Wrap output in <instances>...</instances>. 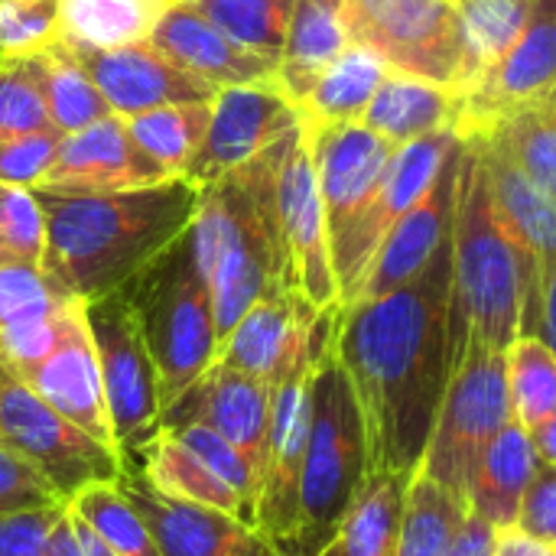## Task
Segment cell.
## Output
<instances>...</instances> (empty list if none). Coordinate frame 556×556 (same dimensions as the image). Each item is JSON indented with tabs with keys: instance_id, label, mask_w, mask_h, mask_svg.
<instances>
[{
	"instance_id": "6da1fadb",
	"label": "cell",
	"mask_w": 556,
	"mask_h": 556,
	"mask_svg": "<svg viewBox=\"0 0 556 556\" xmlns=\"http://www.w3.org/2000/svg\"><path fill=\"white\" fill-rule=\"evenodd\" d=\"M463 345L453 228L414 280L339 306L332 352L362 407L368 476H417Z\"/></svg>"
},
{
	"instance_id": "7a4b0ae2",
	"label": "cell",
	"mask_w": 556,
	"mask_h": 556,
	"mask_svg": "<svg viewBox=\"0 0 556 556\" xmlns=\"http://www.w3.org/2000/svg\"><path fill=\"white\" fill-rule=\"evenodd\" d=\"M46 218L42 274L72 300L127 287L179 235L189 231L199 186L169 179L117 192L33 189Z\"/></svg>"
},
{
	"instance_id": "3957f363",
	"label": "cell",
	"mask_w": 556,
	"mask_h": 556,
	"mask_svg": "<svg viewBox=\"0 0 556 556\" xmlns=\"http://www.w3.org/2000/svg\"><path fill=\"white\" fill-rule=\"evenodd\" d=\"M453 274L466 332L489 349L508 352V345L525 336L531 323L541 274L502 228L485 166L469 140H463L459 160Z\"/></svg>"
},
{
	"instance_id": "277c9868",
	"label": "cell",
	"mask_w": 556,
	"mask_h": 556,
	"mask_svg": "<svg viewBox=\"0 0 556 556\" xmlns=\"http://www.w3.org/2000/svg\"><path fill=\"white\" fill-rule=\"evenodd\" d=\"M368 479L362 407L332 345L316 358L309 381V440L300 479L296 556H316L339 531Z\"/></svg>"
},
{
	"instance_id": "5b68a950",
	"label": "cell",
	"mask_w": 556,
	"mask_h": 556,
	"mask_svg": "<svg viewBox=\"0 0 556 556\" xmlns=\"http://www.w3.org/2000/svg\"><path fill=\"white\" fill-rule=\"evenodd\" d=\"M121 290L127 293L156 362L166 410L215 365L218 355L215 309L195 261L192 235H179Z\"/></svg>"
},
{
	"instance_id": "8992f818",
	"label": "cell",
	"mask_w": 556,
	"mask_h": 556,
	"mask_svg": "<svg viewBox=\"0 0 556 556\" xmlns=\"http://www.w3.org/2000/svg\"><path fill=\"white\" fill-rule=\"evenodd\" d=\"M511 424L518 420L508 397L505 352L489 349L466 332V345L446 384L417 476L466 502L485 450Z\"/></svg>"
},
{
	"instance_id": "52a82bcc",
	"label": "cell",
	"mask_w": 556,
	"mask_h": 556,
	"mask_svg": "<svg viewBox=\"0 0 556 556\" xmlns=\"http://www.w3.org/2000/svg\"><path fill=\"white\" fill-rule=\"evenodd\" d=\"M81 309L101 371L111 433L127 459L160 430L163 420L156 362L124 290L81 300Z\"/></svg>"
},
{
	"instance_id": "ba28073f",
	"label": "cell",
	"mask_w": 556,
	"mask_h": 556,
	"mask_svg": "<svg viewBox=\"0 0 556 556\" xmlns=\"http://www.w3.org/2000/svg\"><path fill=\"white\" fill-rule=\"evenodd\" d=\"M0 443L42 472L55 495L68 505L94 482H114L124 456L39 401L13 375H0Z\"/></svg>"
},
{
	"instance_id": "9c48e42d",
	"label": "cell",
	"mask_w": 556,
	"mask_h": 556,
	"mask_svg": "<svg viewBox=\"0 0 556 556\" xmlns=\"http://www.w3.org/2000/svg\"><path fill=\"white\" fill-rule=\"evenodd\" d=\"M349 42L381 55L391 72L456 85L459 16L453 0H345Z\"/></svg>"
},
{
	"instance_id": "30bf717a",
	"label": "cell",
	"mask_w": 556,
	"mask_h": 556,
	"mask_svg": "<svg viewBox=\"0 0 556 556\" xmlns=\"http://www.w3.org/2000/svg\"><path fill=\"white\" fill-rule=\"evenodd\" d=\"M459 134L453 127L430 134L424 140L404 143L394 150L378 189L371 192L362 215L352 228L332 244V270L339 283V306H349L371 267L375 251L381 248L384 235L424 199V192L437 182L443 163L459 147Z\"/></svg>"
},
{
	"instance_id": "8fae6325",
	"label": "cell",
	"mask_w": 556,
	"mask_h": 556,
	"mask_svg": "<svg viewBox=\"0 0 556 556\" xmlns=\"http://www.w3.org/2000/svg\"><path fill=\"white\" fill-rule=\"evenodd\" d=\"M274 205H277V228L287 254V283L313 309L339 306L329 228H326V212H323L303 124L283 143L277 182H274Z\"/></svg>"
},
{
	"instance_id": "7c38bea8",
	"label": "cell",
	"mask_w": 556,
	"mask_h": 556,
	"mask_svg": "<svg viewBox=\"0 0 556 556\" xmlns=\"http://www.w3.org/2000/svg\"><path fill=\"white\" fill-rule=\"evenodd\" d=\"M300 124H303V111L277 85V78L218 88L212 98L208 134L186 179L195 182L199 189L212 186L231 176L235 169L248 166L254 156H261L274 143H280Z\"/></svg>"
},
{
	"instance_id": "4fadbf2b",
	"label": "cell",
	"mask_w": 556,
	"mask_h": 556,
	"mask_svg": "<svg viewBox=\"0 0 556 556\" xmlns=\"http://www.w3.org/2000/svg\"><path fill=\"white\" fill-rule=\"evenodd\" d=\"M313 365L296 368L274 388L270 440L254 505V531L283 556H296L300 544V479L309 440Z\"/></svg>"
},
{
	"instance_id": "5bb4252c",
	"label": "cell",
	"mask_w": 556,
	"mask_h": 556,
	"mask_svg": "<svg viewBox=\"0 0 556 556\" xmlns=\"http://www.w3.org/2000/svg\"><path fill=\"white\" fill-rule=\"evenodd\" d=\"M556 94V0H534L505 59L489 78L456 101L453 130L469 140L495 127L498 121L538 108Z\"/></svg>"
},
{
	"instance_id": "9a60e30c",
	"label": "cell",
	"mask_w": 556,
	"mask_h": 556,
	"mask_svg": "<svg viewBox=\"0 0 556 556\" xmlns=\"http://www.w3.org/2000/svg\"><path fill=\"white\" fill-rule=\"evenodd\" d=\"M121 492L147 521L160 556H267L274 547L238 515L163 495L137 466L124 459Z\"/></svg>"
},
{
	"instance_id": "2e32d148",
	"label": "cell",
	"mask_w": 556,
	"mask_h": 556,
	"mask_svg": "<svg viewBox=\"0 0 556 556\" xmlns=\"http://www.w3.org/2000/svg\"><path fill=\"white\" fill-rule=\"evenodd\" d=\"M306 143L313 156V173L326 212L329 251L352 228V222L368 205L378 189L394 143L368 130L365 124H306Z\"/></svg>"
},
{
	"instance_id": "e0dca14e",
	"label": "cell",
	"mask_w": 556,
	"mask_h": 556,
	"mask_svg": "<svg viewBox=\"0 0 556 556\" xmlns=\"http://www.w3.org/2000/svg\"><path fill=\"white\" fill-rule=\"evenodd\" d=\"M270 414H274V388L241 375L225 365H212L192 388H186L166 410L160 427L202 424L235 443L244 459L264 469L267 440H270Z\"/></svg>"
},
{
	"instance_id": "ac0fdd59",
	"label": "cell",
	"mask_w": 556,
	"mask_h": 556,
	"mask_svg": "<svg viewBox=\"0 0 556 556\" xmlns=\"http://www.w3.org/2000/svg\"><path fill=\"white\" fill-rule=\"evenodd\" d=\"M176 176L163 173L130 137L124 117L108 114L85 130L62 134L55 156L42 176V189L55 192H117L160 186Z\"/></svg>"
},
{
	"instance_id": "d6986e66",
	"label": "cell",
	"mask_w": 556,
	"mask_h": 556,
	"mask_svg": "<svg viewBox=\"0 0 556 556\" xmlns=\"http://www.w3.org/2000/svg\"><path fill=\"white\" fill-rule=\"evenodd\" d=\"M68 46V42H65ZM68 52L81 62L88 78L104 94L111 114L134 117L163 104H189L212 101L215 88L176 68L150 39L117 46V49H81L68 46Z\"/></svg>"
},
{
	"instance_id": "ffe728a7",
	"label": "cell",
	"mask_w": 556,
	"mask_h": 556,
	"mask_svg": "<svg viewBox=\"0 0 556 556\" xmlns=\"http://www.w3.org/2000/svg\"><path fill=\"white\" fill-rule=\"evenodd\" d=\"M459 160H463V140L443 163L437 182L424 192V199L384 235L381 248L371 257V267L355 293L352 303L358 300H375L384 296L407 280L420 274V267L437 254L443 238L453 228L456 215V192H459Z\"/></svg>"
},
{
	"instance_id": "44dd1931",
	"label": "cell",
	"mask_w": 556,
	"mask_h": 556,
	"mask_svg": "<svg viewBox=\"0 0 556 556\" xmlns=\"http://www.w3.org/2000/svg\"><path fill=\"white\" fill-rule=\"evenodd\" d=\"M23 384L39 401H46L55 414H62L68 424H75L78 430H85L98 443L117 450L114 433H111V420H108L101 371H98V358H94L91 336H88V323H85L81 300L75 303V309L68 316V326H65L62 342L52 349L49 358H42L23 378Z\"/></svg>"
},
{
	"instance_id": "7402d4cb",
	"label": "cell",
	"mask_w": 556,
	"mask_h": 556,
	"mask_svg": "<svg viewBox=\"0 0 556 556\" xmlns=\"http://www.w3.org/2000/svg\"><path fill=\"white\" fill-rule=\"evenodd\" d=\"M150 42L192 78L218 88L274 81L277 62L257 55L235 39H228L208 16H202L189 0H176L150 33Z\"/></svg>"
},
{
	"instance_id": "603a6c76",
	"label": "cell",
	"mask_w": 556,
	"mask_h": 556,
	"mask_svg": "<svg viewBox=\"0 0 556 556\" xmlns=\"http://www.w3.org/2000/svg\"><path fill=\"white\" fill-rule=\"evenodd\" d=\"M469 143L476 147L485 166L492 205L502 228L541 274L556 261V202L538 182H531L495 143L482 137H472Z\"/></svg>"
},
{
	"instance_id": "cb8c5ba5",
	"label": "cell",
	"mask_w": 556,
	"mask_h": 556,
	"mask_svg": "<svg viewBox=\"0 0 556 556\" xmlns=\"http://www.w3.org/2000/svg\"><path fill=\"white\" fill-rule=\"evenodd\" d=\"M541 459L531 443V433L521 424L505 427L495 443L485 450L476 479L466 495L469 515L482 518L495 531H511L521 515V502L538 472Z\"/></svg>"
},
{
	"instance_id": "d4e9b609",
	"label": "cell",
	"mask_w": 556,
	"mask_h": 556,
	"mask_svg": "<svg viewBox=\"0 0 556 556\" xmlns=\"http://www.w3.org/2000/svg\"><path fill=\"white\" fill-rule=\"evenodd\" d=\"M349 46L345 0H293L287 42L277 62V85L303 104L316 78Z\"/></svg>"
},
{
	"instance_id": "484cf974",
	"label": "cell",
	"mask_w": 556,
	"mask_h": 556,
	"mask_svg": "<svg viewBox=\"0 0 556 556\" xmlns=\"http://www.w3.org/2000/svg\"><path fill=\"white\" fill-rule=\"evenodd\" d=\"M453 121H456V98L450 88L401 72H388V78L381 81L362 117L368 130L391 140L394 147L440 134L453 127Z\"/></svg>"
},
{
	"instance_id": "4316f807",
	"label": "cell",
	"mask_w": 556,
	"mask_h": 556,
	"mask_svg": "<svg viewBox=\"0 0 556 556\" xmlns=\"http://www.w3.org/2000/svg\"><path fill=\"white\" fill-rule=\"evenodd\" d=\"M127 459H137V469L163 492L173 498H186L205 508H218L228 515H238L248 525L244 502L238 492L212 472L169 427H160L140 450H134Z\"/></svg>"
},
{
	"instance_id": "83f0119b",
	"label": "cell",
	"mask_w": 556,
	"mask_h": 556,
	"mask_svg": "<svg viewBox=\"0 0 556 556\" xmlns=\"http://www.w3.org/2000/svg\"><path fill=\"white\" fill-rule=\"evenodd\" d=\"M459 16V75L453 98L463 101L515 46L534 0H453Z\"/></svg>"
},
{
	"instance_id": "f1b7e54d",
	"label": "cell",
	"mask_w": 556,
	"mask_h": 556,
	"mask_svg": "<svg viewBox=\"0 0 556 556\" xmlns=\"http://www.w3.org/2000/svg\"><path fill=\"white\" fill-rule=\"evenodd\" d=\"M388 62L371 49L349 42L339 59L316 78L300 111L306 124H362L375 91L388 78Z\"/></svg>"
},
{
	"instance_id": "f546056e",
	"label": "cell",
	"mask_w": 556,
	"mask_h": 556,
	"mask_svg": "<svg viewBox=\"0 0 556 556\" xmlns=\"http://www.w3.org/2000/svg\"><path fill=\"white\" fill-rule=\"evenodd\" d=\"M59 39L81 49H117L150 39L169 0H55Z\"/></svg>"
},
{
	"instance_id": "4dcf8cb0",
	"label": "cell",
	"mask_w": 556,
	"mask_h": 556,
	"mask_svg": "<svg viewBox=\"0 0 556 556\" xmlns=\"http://www.w3.org/2000/svg\"><path fill=\"white\" fill-rule=\"evenodd\" d=\"M414 476L371 472L345 511L332 544L339 556H391Z\"/></svg>"
},
{
	"instance_id": "1f68e13d",
	"label": "cell",
	"mask_w": 556,
	"mask_h": 556,
	"mask_svg": "<svg viewBox=\"0 0 556 556\" xmlns=\"http://www.w3.org/2000/svg\"><path fill=\"white\" fill-rule=\"evenodd\" d=\"M212 101H189V104H163L143 114L127 117V130L134 143L169 176L186 179L202 140L208 134Z\"/></svg>"
},
{
	"instance_id": "d6a6232c",
	"label": "cell",
	"mask_w": 556,
	"mask_h": 556,
	"mask_svg": "<svg viewBox=\"0 0 556 556\" xmlns=\"http://www.w3.org/2000/svg\"><path fill=\"white\" fill-rule=\"evenodd\" d=\"M29 68L39 81L42 101L49 108L52 127L59 134H75L85 130L88 124L101 121L111 114L104 94L98 85L88 78L81 62L68 52V46L59 39L39 55H29Z\"/></svg>"
},
{
	"instance_id": "836d02e7",
	"label": "cell",
	"mask_w": 556,
	"mask_h": 556,
	"mask_svg": "<svg viewBox=\"0 0 556 556\" xmlns=\"http://www.w3.org/2000/svg\"><path fill=\"white\" fill-rule=\"evenodd\" d=\"M469 508L443 485L414 476L404 502V518L391 556H446Z\"/></svg>"
},
{
	"instance_id": "e575fe53",
	"label": "cell",
	"mask_w": 556,
	"mask_h": 556,
	"mask_svg": "<svg viewBox=\"0 0 556 556\" xmlns=\"http://www.w3.org/2000/svg\"><path fill=\"white\" fill-rule=\"evenodd\" d=\"M482 140L495 143L531 182H538L556 202V104L544 101L538 108L518 111L485 134ZM472 140V137H469Z\"/></svg>"
},
{
	"instance_id": "d590c367",
	"label": "cell",
	"mask_w": 556,
	"mask_h": 556,
	"mask_svg": "<svg viewBox=\"0 0 556 556\" xmlns=\"http://www.w3.org/2000/svg\"><path fill=\"white\" fill-rule=\"evenodd\" d=\"M68 508L121 556H160V547L140 518V511L130 505V498L121 492L117 479L114 482H94L81 489Z\"/></svg>"
},
{
	"instance_id": "8d00e7d4",
	"label": "cell",
	"mask_w": 556,
	"mask_h": 556,
	"mask_svg": "<svg viewBox=\"0 0 556 556\" xmlns=\"http://www.w3.org/2000/svg\"><path fill=\"white\" fill-rule=\"evenodd\" d=\"M508 397L515 420L534 430L556 410V355L538 336H518L505 352Z\"/></svg>"
},
{
	"instance_id": "74e56055",
	"label": "cell",
	"mask_w": 556,
	"mask_h": 556,
	"mask_svg": "<svg viewBox=\"0 0 556 556\" xmlns=\"http://www.w3.org/2000/svg\"><path fill=\"white\" fill-rule=\"evenodd\" d=\"M238 46L280 62L293 0H189Z\"/></svg>"
},
{
	"instance_id": "f35d334b",
	"label": "cell",
	"mask_w": 556,
	"mask_h": 556,
	"mask_svg": "<svg viewBox=\"0 0 556 556\" xmlns=\"http://www.w3.org/2000/svg\"><path fill=\"white\" fill-rule=\"evenodd\" d=\"M75 303L78 300H68L65 306H59L52 313H42V316H33V319L0 329V368L7 375H13L16 381H23L62 342Z\"/></svg>"
},
{
	"instance_id": "ab89813d",
	"label": "cell",
	"mask_w": 556,
	"mask_h": 556,
	"mask_svg": "<svg viewBox=\"0 0 556 556\" xmlns=\"http://www.w3.org/2000/svg\"><path fill=\"white\" fill-rule=\"evenodd\" d=\"M59 42L55 0H0V62L29 59Z\"/></svg>"
},
{
	"instance_id": "60d3db41",
	"label": "cell",
	"mask_w": 556,
	"mask_h": 556,
	"mask_svg": "<svg viewBox=\"0 0 556 556\" xmlns=\"http://www.w3.org/2000/svg\"><path fill=\"white\" fill-rule=\"evenodd\" d=\"M0 251L10 264H42L46 251V218L26 186L0 182Z\"/></svg>"
},
{
	"instance_id": "b9f144b4",
	"label": "cell",
	"mask_w": 556,
	"mask_h": 556,
	"mask_svg": "<svg viewBox=\"0 0 556 556\" xmlns=\"http://www.w3.org/2000/svg\"><path fill=\"white\" fill-rule=\"evenodd\" d=\"M212 472H218L235 492L238 498L244 502V515H248V525L254 528V505H257V469L244 459V453L228 443L222 433L202 427V424H179V427H169Z\"/></svg>"
},
{
	"instance_id": "7bdbcfd3",
	"label": "cell",
	"mask_w": 556,
	"mask_h": 556,
	"mask_svg": "<svg viewBox=\"0 0 556 556\" xmlns=\"http://www.w3.org/2000/svg\"><path fill=\"white\" fill-rule=\"evenodd\" d=\"M55 130L29 59L0 62V134Z\"/></svg>"
},
{
	"instance_id": "ee69618b",
	"label": "cell",
	"mask_w": 556,
	"mask_h": 556,
	"mask_svg": "<svg viewBox=\"0 0 556 556\" xmlns=\"http://www.w3.org/2000/svg\"><path fill=\"white\" fill-rule=\"evenodd\" d=\"M72 296H65L42 267L33 264H0V329L52 313L65 306Z\"/></svg>"
},
{
	"instance_id": "f6af8a7d",
	"label": "cell",
	"mask_w": 556,
	"mask_h": 556,
	"mask_svg": "<svg viewBox=\"0 0 556 556\" xmlns=\"http://www.w3.org/2000/svg\"><path fill=\"white\" fill-rule=\"evenodd\" d=\"M59 130L42 134H0V182L36 189L55 156Z\"/></svg>"
},
{
	"instance_id": "bcb514c9",
	"label": "cell",
	"mask_w": 556,
	"mask_h": 556,
	"mask_svg": "<svg viewBox=\"0 0 556 556\" xmlns=\"http://www.w3.org/2000/svg\"><path fill=\"white\" fill-rule=\"evenodd\" d=\"M65 505L36 466L0 443V515Z\"/></svg>"
},
{
	"instance_id": "7dc6e473",
	"label": "cell",
	"mask_w": 556,
	"mask_h": 556,
	"mask_svg": "<svg viewBox=\"0 0 556 556\" xmlns=\"http://www.w3.org/2000/svg\"><path fill=\"white\" fill-rule=\"evenodd\" d=\"M65 505L0 515V556H46V538Z\"/></svg>"
},
{
	"instance_id": "c3c4849f",
	"label": "cell",
	"mask_w": 556,
	"mask_h": 556,
	"mask_svg": "<svg viewBox=\"0 0 556 556\" xmlns=\"http://www.w3.org/2000/svg\"><path fill=\"white\" fill-rule=\"evenodd\" d=\"M515 528L556 547V466H547V463L538 466Z\"/></svg>"
},
{
	"instance_id": "681fc988",
	"label": "cell",
	"mask_w": 556,
	"mask_h": 556,
	"mask_svg": "<svg viewBox=\"0 0 556 556\" xmlns=\"http://www.w3.org/2000/svg\"><path fill=\"white\" fill-rule=\"evenodd\" d=\"M525 336H538L544 339L556 355V261L551 267L541 270V283H538V306L531 313V323L525 329Z\"/></svg>"
},
{
	"instance_id": "f907efd6",
	"label": "cell",
	"mask_w": 556,
	"mask_h": 556,
	"mask_svg": "<svg viewBox=\"0 0 556 556\" xmlns=\"http://www.w3.org/2000/svg\"><path fill=\"white\" fill-rule=\"evenodd\" d=\"M498 534H502V531H495V528L485 525L482 518L466 515V521H463V528L456 531V538H453L446 556H492Z\"/></svg>"
},
{
	"instance_id": "816d5d0a",
	"label": "cell",
	"mask_w": 556,
	"mask_h": 556,
	"mask_svg": "<svg viewBox=\"0 0 556 556\" xmlns=\"http://www.w3.org/2000/svg\"><path fill=\"white\" fill-rule=\"evenodd\" d=\"M492 556H556V547L547 544V541H538V538L518 531V528H511V531L498 534Z\"/></svg>"
},
{
	"instance_id": "f5cc1de1",
	"label": "cell",
	"mask_w": 556,
	"mask_h": 556,
	"mask_svg": "<svg viewBox=\"0 0 556 556\" xmlns=\"http://www.w3.org/2000/svg\"><path fill=\"white\" fill-rule=\"evenodd\" d=\"M46 556H85L81 554V547H78L75 528H72L68 505H65V511L55 518V525L49 528V538H46Z\"/></svg>"
},
{
	"instance_id": "db71d44e",
	"label": "cell",
	"mask_w": 556,
	"mask_h": 556,
	"mask_svg": "<svg viewBox=\"0 0 556 556\" xmlns=\"http://www.w3.org/2000/svg\"><path fill=\"white\" fill-rule=\"evenodd\" d=\"M528 433H531V443L538 450V459L547 463V466H556V410Z\"/></svg>"
},
{
	"instance_id": "11a10c76",
	"label": "cell",
	"mask_w": 556,
	"mask_h": 556,
	"mask_svg": "<svg viewBox=\"0 0 556 556\" xmlns=\"http://www.w3.org/2000/svg\"><path fill=\"white\" fill-rule=\"evenodd\" d=\"M68 515H72V528H75V538H78V547H81V554L85 556H121V554H114L72 508H68Z\"/></svg>"
},
{
	"instance_id": "9f6ffc18",
	"label": "cell",
	"mask_w": 556,
	"mask_h": 556,
	"mask_svg": "<svg viewBox=\"0 0 556 556\" xmlns=\"http://www.w3.org/2000/svg\"><path fill=\"white\" fill-rule=\"evenodd\" d=\"M316 556H339V551H336V544L329 541V544H326V547H323V551H319Z\"/></svg>"
},
{
	"instance_id": "6f0895ef",
	"label": "cell",
	"mask_w": 556,
	"mask_h": 556,
	"mask_svg": "<svg viewBox=\"0 0 556 556\" xmlns=\"http://www.w3.org/2000/svg\"><path fill=\"white\" fill-rule=\"evenodd\" d=\"M0 264H10V261H7V257H3V251H0Z\"/></svg>"
},
{
	"instance_id": "680465c9",
	"label": "cell",
	"mask_w": 556,
	"mask_h": 556,
	"mask_svg": "<svg viewBox=\"0 0 556 556\" xmlns=\"http://www.w3.org/2000/svg\"><path fill=\"white\" fill-rule=\"evenodd\" d=\"M267 556H283V554H280V551H274V554H267Z\"/></svg>"
},
{
	"instance_id": "91938a15",
	"label": "cell",
	"mask_w": 556,
	"mask_h": 556,
	"mask_svg": "<svg viewBox=\"0 0 556 556\" xmlns=\"http://www.w3.org/2000/svg\"><path fill=\"white\" fill-rule=\"evenodd\" d=\"M551 101H554V104H556V94H554V98H551Z\"/></svg>"
},
{
	"instance_id": "94428289",
	"label": "cell",
	"mask_w": 556,
	"mask_h": 556,
	"mask_svg": "<svg viewBox=\"0 0 556 556\" xmlns=\"http://www.w3.org/2000/svg\"><path fill=\"white\" fill-rule=\"evenodd\" d=\"M169 3H176V0H169Z\"/></svg>"
},
{
	"instance_id": "6125c7cd",
	"label": "cell",
	"mask_w": 556,
	"mask_h": 556,
	"mask_svg": "<svg viewBox=\"0 0 556 556\" xmlns=\"http://www.w3.org/2000/svg\"><path fill=\"white\" fill-rule=\"evenodd\" d=\"M0 375H3V368H0Z\"/></svg>"
}]
</instances>
